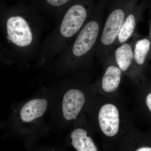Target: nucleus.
Here are the masks:
<instances>
[{"instance_id":"1a4fd4ad","label":"nucleus","mask_w":151,"mask_h":151,"mask_svg":"<svg viewBox=\"0 0 151 151\" xmlns=\"http://www.w3.org/2000/svg\"><path fill=\"white\" fill-rule=\"evenodd\" d=\"M136 19L134 16L130 14L127 17L122 24L118 35L119 42L125 43L132 37L136 27Z\"/></svg>"},{"instance_id":"39448f33","label":"nucleus","mask_w":151,"mask_h":151,"mask_svg":"<svg viewBox=\"0 0 151 151\" xmlns=\"http://www.w3.org/2000/svg\"><path fill=\"white\" fill-rule=\"evenodd\" d=\"M47 107V101L46 99H32L22 107L20 111V118L24 123H31L43 116Z\"/></svg>"},{"instance_id":"0eeeda50","label":"nucleus","mask_w":151,"mask_h":151,"mask_svg":"<svg viewBox=\"0 0 151 151\" xmlns=\"http://www.w3.org/2000/svg\"><path fill=\"white\" fill-rule=\"evenodd\" d=\"M122 75L119 68L111 65L106 69L102 79V88L105 92H114L119 87Z\"/></svg>"},{"instance_id":"f257e3e1","label":"nucleus","mask_w":151,"mask_h":151,"mask_svg":"<svg viewBox=\"0 0 151 151\" xmlns=\"http://www.w3.org/2000/svg\"><path fill=\"white\" fill-rule=\"evenodd\" d=\"M100 31L99 23L92 20L86 22L71 43L50 64L52 68H61L77 64L89 57L96 43Z\"/></svg>"},{"instance_id":"7ed1b4c3","label":"nucleus","mask_w":151,"mask_h":151,"mask_svg":"<svg viewBox=\"0 0 151 151\" xmlns=\"http://www.w3.org/2000/svg\"><path fill=\"white\" fill-rule=\"evenodd\" d=\"M99 124L103 133L108 137L115 136L119 127V116L118 109L113 104L103 105L98 116Z\"/></svg>"},{"instance_id":"ddd939ff","label":"nucleus","mask_w":151,"mask_h":151,"mask_svg":"<svg viewBox=\"0 0 151 151\" xmlns=\"http://www.w3.org/2000/svg\"><path fill=\"white\" fill-rule=\"evenodd\" d=\"M150 35H151V27H150Z\"/></svg>"},{"instance_id":"f03ea898","label":"nucleus","mask_w":151,"mask_h":151,"mask_svg":"<svg viewBox=\"0 0 151 151\" xmlns=\"http://www.w3.org/2000/svg\"><path fill=\"white\" fill-rule=\"evenodd\" d=\"M125 20V14L121 9L113 11L106 20L101 37V43L104 46H110L118 37Z\"/></svg>"},{"instance_id":"6e6552de","label":"nucleus","mask_w":151,"mask_h":151,"mask_svg":"<svg viewBox=\"0 0 151 151\" xmlns=\"http://www.w3.org/2000/svg\"><path fill=\"white\" fill-rule=\"evenodd\" d=\"M115 58L119 68L122 71L128 70L132 63L134 53L132 47L128 43L122 44L116 49Z\"/></svg>"},{"instance_id":"423d86ee","label":"nucleus","mask_w":151,"mask_h":151,"mask_svg":"<svg viewBox=\"0 0 151 151\" xmlns=\"http://www.w3.org/2000/svg\"><path fill=\"white\" fill-rule=\"evenodd\" d=\"M87 132L83 129H76L72 132L71 138L73 147L77 151H97L92 139L87 137Z\"/></svg>"},{"instance_id":"20e7f679","label":"nucleus","mask_w":151,"mask_h":151,"mask_svg":"<svg viewBox=\"0 0 151 151\" xmlns=\"http://www.w3.org/2000/svg\"><path fill=\"white\" fill-rule=\"evenodd\" d=\"M85 102V96L81 91L75 89L68 90L63 99L62 112L64 118L68 121L75 119Z\"/></svg>"},{"instance_id":"9b49d317","label":"nucleus","mask_w":151,"mask_h":151,"mask_svg":"<svg viewBox=\"0 0 151 151\" xmlns=\"http://www.w3.org/2000/svg\"><path fill=\"white\" fill-rule=\"evenodd\" d=\"M69 0H46L50 5L53 7L58 8L64 6Z\"/></svg>"},{"instance_id":"9d476101","label":"nucleus","mask_w":151,"mask_h":151,"mask_svg":"<svg viewBox=\"0 0 151 151\" xmlns=\"http://www.w3.org/2000/svg\"><path fill=\"white\" fill-rule=\"evenodd\" d=\"M150 48V42L146 39L141 40L135 45L134 57L135 61L139 65H142L145 61Z\"/></svg>"},{"instance_id":"f8f14e48","label":"nucleus","mask_w":151,"mask_h":151,"mask_svg":"<svg viewBox=\"0 0 151 151\" xmlns=\"http://www.w3.org/2000/svg\"><path fill=\"white\" fill-rule=\"evenodd\" d=\"M146 103L149 110L151 111V93L149 94L147 96Z\"/></svg>"}]
</instances>
